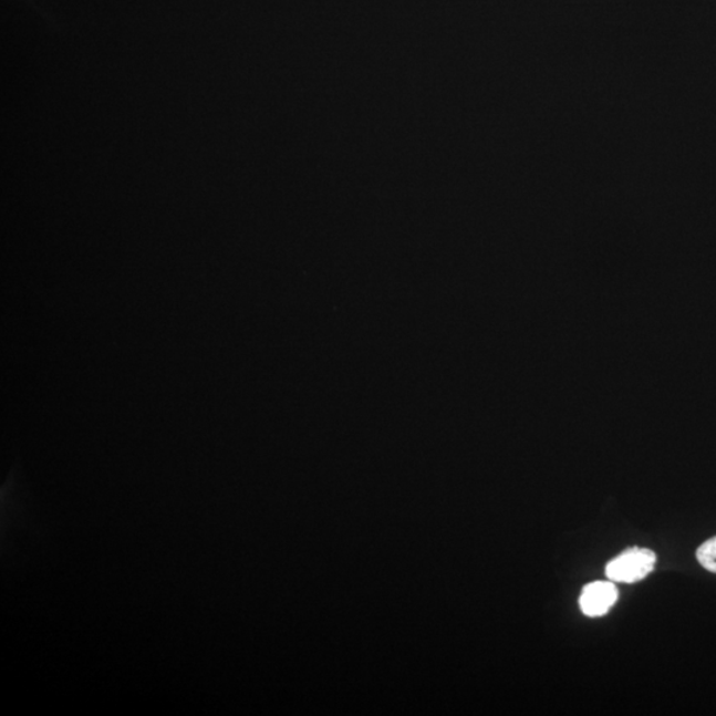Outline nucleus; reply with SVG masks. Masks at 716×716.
Listing matches in <instances>:
<instances>
[{
  "label": "nucleus",
  "mask_w": 716,
  "mask_h": 716,
  "mask_svg": "<svg viewBox=\"0 0 716 716\" xmlns=\"http://www.w3.org/2000/svg\"><path fill=\"white\" fill-rule=\"evenodd\" d=\"M618 599L619 589L613 581H594L582 589L579 605L587 618H601L609 612Z\"/></svg>",
  "instance_id": "nucleus-2"
},
{
  "label": "nucleus",
  "mask_w": 716,
  "mask_h": 716,
  "mask_svg": "<svg viewBox=\"0 0 716 716\" xmlns=\"http://www.w3.org/2000/svg\"><path fill=\"white\" fill-rule=\"evenodd\" d=\"M657 557L646 548L632 547L609 561L605 572L606 578L613 582L632 584L644 580L654 570Z\"/></svg>",
  "instance_id": "nucleus-1"
},
{
  "label": "nucleus",
  "mask_w": 716,
  "mask_h": 716,
  "mask_svg": "<svg viewBox=\"0 0 716 716\" xmlns=\"http://www.w3.org/2000/svg\"><path fill=\"white\" fill-rule=\"evenodd\" d=\"M697 559L705 570L716 573V537L708 539L698 548Z\"/></svg>",
  "instance_id": "nucleus-3"
}]
</instances>
